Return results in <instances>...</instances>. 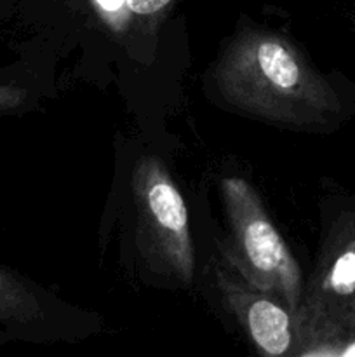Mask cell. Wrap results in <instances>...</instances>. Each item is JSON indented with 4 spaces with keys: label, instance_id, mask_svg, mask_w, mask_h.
<instances>
[{
    "label": "cell",
    "instance_id": "2",
    "mask_svg": "<svg viewBox=\"0 0 355 357\" xmlns=\"http://www.w3.org/2000/svg\"><path fill=\"white\" fill-rule=\"evenodd\" d=\"M219 190L230 234L225 258L246 281L277 296L296 314L303 295L301 268L260 194L240 176L223 178Z\"/></svg>",
    "mask_w": 355,
    "mask_h": 357
},
{
    "label": "cell",
    "instance_id": "4",
    "mask_svg": "<svg viewBox=\"0 0 355 357\" xmlns=\"http://www.w3.org/2000/svg\"><path fill=\"white\" fill-rule=\"evenodd\" d=\"M216 281L223 302L260 354L294 356V314L284 302L251 284L230 264L216 268Z\"/></svg>",
    "mask_w": 355,
    "mask_h": 357
},
{
    "label": "cell",
    "instance_id": "1",
    "mask_svg": "<svg viewBox=\"0 0 355 357\" xmlns=\"http://www.w3.org/2000/svg\"><path fill=\"white\" fill-rule=\"evenodd\" d=\"M214 84L235 110L282 126L319 122L331 105L326 84L299 49L270 30L237 33L216 63Z\"/></svg>",
    "mask_w": 355,
    "mask_h": 357
},
{
    "label": "cell",
    "instance_id": "7",
    "mask_svg": "<svg viewBox=\"0 0 355 357\" xmlns=\"http://www.w3.org/2000/svg\"><path fill=\"white\" fill-rule=\"evenodd\" d=\"M28 93L23 87H17L14 84L0 82V114L3 112L17 110L26 101Z\"/></svg>",
    "mask_w": 355,
    "mask_h": 357
},
{
    "label": "cell",
    "instance_id": "3",
    "mask_svg": "<svg viewBox=\"0 0 355 357\" xmlns=\"http://www.w3.org/2000/svg\"><path fill=\"white\" fill-rule=\"evenodd\" d=\"M138 241L153 271L187 286L194 281L195 248L184 199L162 160L139 159L132 173Z\"/></svg>",
    "mask_w": 355,
    "mask_h": 357
},
{
    "label": "cell",
    "instance_id": "6",
    "mask_svg": "<svg viewBox=\"0 0 355 357\" xmlns=\"http://www.w3.org/2000/svg\"><path fill=\"white\" fill-rule=\"evenodd\" d=\"M100 16L115 30L160 16L174 0H90Z\"/></svg>",
    "mask_w": 355,
    "mask_h": 357
},
{
    "label": "cell",
    "instance_id": "8",
    "mask_svg": "<svg viewBox=\"0 0 355 357\" xmlns=\"http://www.w3.org/2000/svg\"><path fill=\"white\" fill-rule=\"evenodd\" d=\"M345 354H347V356H355V347H350L347 352H345Z\"/></svg>",
    "mask_w": 355,
    "mask_h": 357
},
{
    "label": "cell",
    "instance_id": "5",
    "mask_svg": "<svg viewBox=\"0 0 355 357\" xmlns=\"http://www.w3.org/2000/svg\"><path fill=\"white\" fill-rule=\"evenodd\" d=\"M42 314L40 300L17 275L0 267V323L26 324Z\"/></svg>",
    "mask_w": 355,
    "mask_h": 357
}]
</instances>
